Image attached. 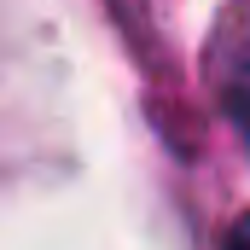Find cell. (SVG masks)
Returning a JSON list of instances; mask_svg holds the SVG:
<instances>
[{
    "mask_svg": "<svg viewBox=\"0 0 250 250\" xmlns=\"http://www.w3.org/2000/svg\"><path fill=\"white\" fill-rule=\"evenodd\" d=\"M18 151V23L0 0V175Z\"/></svg>",
    "mask_w": 250,
    "mask_h": 250,
    "instance_id": "1",
    "label": "cell"
}]
</instances>
